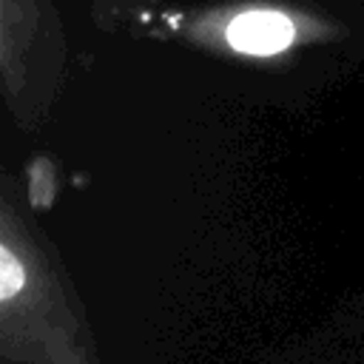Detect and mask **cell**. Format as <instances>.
Here are the masks:
<instances>
[{"mask_svg": "<svg viewBox=\"0 0 364 364\" xmlns=\"http://www.w3.org/2000/svg\"><path fill=\"white\" fill-rule=\"evenodd\" d=\"M225 40L239 54L273 57L293 46L296 26L287 14H282L276 9H250V11L236 14L228 23Z\"/></svg>", "mask_w": 364, "mask_h": 364, "instance_id": "obj_1", "label": "cell"}]
</instances>
